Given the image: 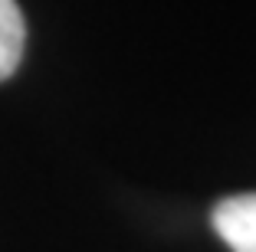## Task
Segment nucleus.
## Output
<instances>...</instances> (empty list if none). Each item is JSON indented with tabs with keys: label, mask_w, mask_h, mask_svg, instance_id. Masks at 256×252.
Segmentation results:
<instances>
[{
	"label": "nucleus",
	"mask_w": 256,
	"mask_h": 252,
	"mask_svg": "<svg viewBox=\"0 0 256 252\" xmlns=\"http://www.w3.org/2000/svg\"><path fill=\"white\" fill-rule=\"evenodd\" d=\"M210 226L234 252H256V193L217 200L210 210Z\"/></svg>",
	"instance_id": "nucleus-1"
},
{
	"label": "nucleus",
	"mask_w": 256,
	"mask_h": 252,
	"mask_svg": "<svg viewBox=\"0 0 256 252\" xmlns=\"http://www.w3.org/2000/svg\"><path fill=\"white\" fill-rule=\"evenodd\" d=\"M26 46V23L16 0H0V82L10 79L23 59Z\"/></svg>",
	"instance_id": "nucleus-2"
}]
</instances>
